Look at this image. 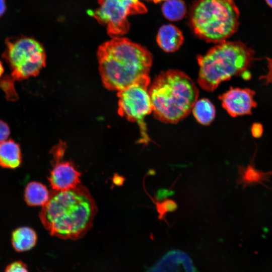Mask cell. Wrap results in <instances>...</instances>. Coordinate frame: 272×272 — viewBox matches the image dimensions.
Listing matches in <instances>:
<instances>
[{"label": "cell", "mask_w": 272, "mask_h": 272, "mask_svg": "<svg viewBox=\"0 0 272 272\" xmlns=\"http://www.w3.org/2000/svg\"><path fill=\"white\" fill-rule=\"evenodd\" d=\"M5 272H29L27 265L22 261L18 260L9 264Z\"/></svg>", "instance_id": "ffe728a7"}, {"label": "cell", "mask_w": 272, "mask_h": 272, "mask_svg": "<svg viewBox=\"0 0 272 272\" xmlns=\"http://www.w3.org/2000/svg\"><path fill=\"white\" fill-rule=\"evenodd\" d=\"M6 3L5 0H0V17L2 16L6 10Z\"/></svg>", "instance_id": "cb8c5ba5"}, {"label": "cell", "mask_w": 272, "mask_h": 272, "mask_svg": "<svg viewBox=\"0 0 272 272\" xmlns=\"http://www.w3.org/2000/svg\"><path fill=\"white\" fill-rule=\"evenodd\" d=\"M3 57L15 80L22 81L37 76L46 64L42 45L35 39L25 36L8 38Z\"/></svg>", "instance_id": "8992f818"}, {"label": "cell", "mask_w": 272, "mask_h": 272, "mask_svg": "<svg viewBox=\"0 0 272 272\" xmlns=\"http://www.w3.org/2000/svg\"><path fill=\"white\" fill-rule=\"evenodd\" d=\"M37 240L36 233L29 227L18 228L12 233V245L18 252H24L31 249L36 245Z\"/></svg>", "instance_id": "4fadbf2b"}, {"label": "cell", "mask_w": 272, "mask_h": 272, "mask_svg": "<svg viewBox=\"0 0 272 272\" xmlns=\"http://www.w3.org/2000/svg\"><path fill=\"white\" fill-rule=\"evenodd\" d=\"M65 147L60 142L51 150L52 168L48 180L53 190H69L80 184L81 173L72 162L63 160Z\"/></svg>", "instance_id": "9c48e42d"}, {"label": "cell", "mask_w": 272, "mask_h": 272, "mask_svg": "<svg viewBox=\"0 0 272 272\" xmlns=\"http://www.w3.org/2000/svg\"><path fill=\"white\" fill-rule=\"evenodd\" d=\"M255 92L249 88H231L219 96L223 108L232 117L250 114L257 106Z\"/></svg>", "instance_id": "30bf717a"}, {"label": "cell", "mask_w": 272, "mask_h": 272, "mask_svg": "<svg viewBox=\"0 0 272 272\" xmlns=\"http://www.w3.org/2000/svg\"><path fill=\"white\" fill-rule=\"evenodd\" d=\"M184 40L181 31L170 24L162 25L159 28L156 37L158 45L166 52L177 50L182 45Z\"/></svg>", "instance_id": "8fae6325"}, {"label": "cell", "mask_w": 272, "mask_h": 272, "mask_svg": "<svg viewBox=\"0 0 272 272\" xmlns=\"http://www.w3.org/2000/svg\"><path fill=\"white\" fill-rule=\"evenodd\" d=\"M239 177L237 185L242 184L244 187L257 183H262L267 180L272 172H263L255 168L252 163L247 167L238 166Z\"/></svg>", "instance_id": "9a60e30c"}, {"label": "cell", "mask_w": 272, "mask_h": 272, "mask_svg": "<svg viewBox=\"0 0 272 272\" xmlns=\"http://www.w3.org/2000/svg\"><path fill=\"white\" fill-rule=\"evenodd\" d=\"M10 134V129L7 123L0 119V143L8 140Z\"/></svg>", "instance_id": "7402d4cb"}, {"label": "cell", "mask_w": 272, "mask_h": 272, "mask_svg": "<svg viewBox=\"0 0 272 272\" xmlns=\"http://www.w3.org/2000/svg\"><path fill=\"white\" fill-rule=\"evenodd\" d=\"M4 72V68L2 62L0 60V78L2 77Z\"/></svg>", "instance_id": "d4e9b609"}, {"label": "cell", "mask_w": 272, "mask_h": 272, "mask_svg": "<svg viewBox=\"0 0 272 272\" xmlns=\"http://www.w3.org/2000/svg\"><path fill=\"white\" fill-rule=\"evenodd\" d=\"M148 1H153V2H154V3H159V2H161V1H166V0H148Z\"/></svg>", "instance_id": "4316f807"}, {"label": "cell", "mask_w": 272, "mask_h": 272, "mask_svg": "<svg viewBox=\"0 0 272 272\" xmlns=\"http://www.w3.org/2000/svg\"><path fill=\"white\" fill-rule=\"evenodd\" d=\"M156 205L158 213V219L160 220H166V214L173 212L177 209V204L175 200L171 199H166L163 201L155 200L151 198Z\"/></svg>", "instance_id": "ac0fdd59"}, {"label": "cell", "mask_w": 272, "mask_h": 272, "mask_svg": "<svg viewBox=\"0 0 272 272\" xmlns=\"http://www.w3.org/2000/svg\"><path fill=\"white\" fill-rule=\"evenodd\" d=\"M240 11L233 0H195L189 11V25L199 39L218 44L238 30Z\"/></svg>", "instance_id": "5b68a950"}, {"label": "cell", "mask_w": 272, "mask_h": 272, "mask_svg": "<svg viewBox=\"0 0 272 272\" xmlns=\"http://www.w3.org/2000/svg\"><path fill=\"white\" fill-rule=\"evenodd\" d=\"M14 81L11 75H6L0 78V88L5 92L7 100L10 101H15L18 98L14 87Z\"/></svg>", "instance_id": "d6986e66"}, {"label": "cell", "mask_w": 272, "mask_h": 272, "mask_svg": "<svg viewBox=\"0 0 272 272\" xmlns=\"http://www.w3.org/2000/svg\"><path fill=\"white\" fill-rule=\"evenodd\" d=\"M266 4L272 9V0H265Z\"/></svg>", "instance_id": "484cf974"}, {"label": "cell", "mask_w": 272, "mask_h": 272, "mask_svg": "<svg viewBox=\"0 0 272 272\" xmlns=\"http://www.w3.org/2000/svg\"><path fill=\"white\" fill-rule=\"evenodd\" d=\"M97 212L96 204L89 191L79 184L69 190H51L39 217L52 236L76 240L91 229Z\"/></svg>", "instance_id": "6da1fadb"}, {"label": "cell", "mask_w": 272, "mask_h": 272, "mask_svg": "<svg viewBox=\"0 0 272 272\" xmlns=\"http://www.w3.org/2000/svg\"><path fill=\"white\" fill-rule=\"evenodd\" d=\"M22 162L19 145L12 139L0 143V166L7 169H16Z\"/></svg>", "instance_id": "7c38bea8"}, {"label": "cell", "mask_w": 272, "mask_h": 272, "mask_svg": "<svg viewBox=\"0 0 272 272\" xmlns=\"http://www.w3.org/2000/svg\"><path fill=\"white\" fill-rule=\"evenodd\" d=\"M49 192L45 185L37 181L27 184L24 191V199L30 206H43L48 200Z\"/></svg>", "instance_id": "5bb4252c"}, {"label": "cell", "mask_w": 272, "mask_h": 272, "mask_svg": "<svg viewBox=\"0 0 272 272\" xmlns=\"http://www.w3.org/2000/svg\"><path fill=\"white\" fill-rule=\"evenodd\" d=\"M196 120L202 125H208L214 119L215 108L212 102L206 98L197 100L192 110Z\"/></svg>", "instance_id": "2e32d148"}, {"label": "cell", "mask_w": 272, "mask_h": 272, "mask_svg": "<svg viewBox=\"0 0 272 272\" xmlns=\"http://www.w3.org/2000/svg\"><path fill=\"white\" fill-rule=\"evenodd\" d=\"M99 7L91 15L100 24L106 27L111 37H122L130 28L127 17L147 12L140 0H98Z\"/></svg>", "instance_id": "ba28073f"}, {"label": "cell", "mask_w": 272, "mask_h": 272, "mask_svg": "<svg viewBox=\"0 0 272 272\" xmlns=\"http://www.w3.org/2000/svg\"><path fill=\"white\" fill-rule=\"evenodd\" d=\"M262 125L259 123H254L251 127V131L252 136L255 138H260L263 133Z\"/></svg>", "instance_id": "603a6c76"}, {"label": "cell", "mask_w": 272, "mask_h": 272, "mask_svg": "<svg viewBox=\"0 0 272 272\" xmlns=\"http://www.w3.org/2000/svg\"><path fill=\"white\" fill-rule=\"evenodd\" d=\"M150 79L144 76L118 91V114L139 125L145 142L149 141L144 118L153 111L149 93Z\"/></svg>", "instance_id": "52a82bcc"}, {"label": "cell", "mask_w": 272, "mask_h": 272, "mask_svg": "<svg viewBox=\"0 0 272 272\" xmlns=\"http://www.w3.org/2000/svg\"><path fill=\"white\" fill-rule=\"evenodd\" d=\"M164 17L171 21L182 19L186 13V6L183 0H166L161 8Z\"/></svg>", "instance_id": "e0dca14e"}, {"label": "cell", "mask_w": 272, "mask_h": 272, "mask_svg": "<svg viewBox=\"0 0 272 272\" xmlns=\"http://www.w3.org/2000/svg\"><path fill=\"white\" fill-rule=\"evenodd\" d=\"M267 61V72L260 76L259 79L262 80L265 85L272 84V57H266Z\"/></svg>", "instance_id": "44dd1931"}, {"label": "cell", "mask_w": 272, "mask_h": 272, "mask_svg": "<svg viewBox=\"0 0 272 272\" xmlns=\"http://www.w3.org/2000/svg\"><path fill=\"white\" fill-rule=\"evenodd\" d=\"M197 58L198 83L209 92L232 77L242 75L256 59L254 51L242 42L227 40L216 44Z\"/></svg>", "instance_id": "277c9868"}, {"label": "cell", "mask_w": 272, "mask_h": 272, "mask_svg": "<svg viewBox=\"0 0 272 272\" xmlns=\"http://www.w3.org/2000/svg\"><path fill=\"white\" fill-rule=\"evenodd\" d=\"M97 54L103 84L112 91H119L149 76L153 62L146 48L122 37L104 42Z\"/></svg>", "instance_id": "7a4b0ae2"}, {"label": "cell", "mask_w": 272, "mask_h": 272, "mask_svg": "<svg viewBox=\"0 0 272 272\" xmlns=\"http://www.w3.org/2000/svg\"><path fill=\"white\" fill-rule=\"evenodd\" d=\"M149 93L155 117L165 123H175L191 111L199 91L185 73L169 70L155 78Z\"/></svg>", "instance_id": "3957f363"}]
</instances>
